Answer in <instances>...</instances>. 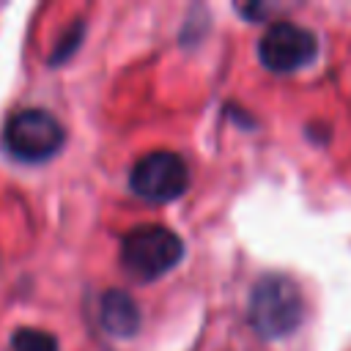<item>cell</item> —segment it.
Returning <instances> with one entry per match:
<instances>
[{
    "label": "cell",
    "instance_id": "6da1fadb",
    "mask_svg": "<svg viewBox=\"0 0 351 351\" xmlns=\"http://www.w3.org/2000/svg\"><path fill=\"white\" fill-rule=\"evenodd\" d=\"M304 318V299L299 285L285 274H266L255 282L250 296V324L263 340L291 335Z\"/></svg>",
    "mask_w": 351,
    "mask_h": 351
},
{
    "label": "cell",
    "instance_id": "7a4b0ae2",
    "mask_svg": "<svg viewBox=\"0 0 351 351\" xmlns=\"http://www.w3.org/2000/svg\"><path fill=\"white\" fill-rule=\"evenodd\" d=\"M184 255V241L165 225H137L121 241L123 271L137 282H151L176 269Z\"/></svg>",
    "mask_w": 351,
    "mask_h": 351
},
{
    "label": "cell",
    "instance_id": "3957f363",
    "mask_svg": "<svg viewBox=\"0 0 351 351\" xmlns=\"http://www.w3.org/2000/svg\"><path fill=\"white\" fill-rule=\"evenodd\" d=\"M66 132L47 110H16L3 126V148L19 162H44L60 151Z\"/></svg>",
    "mask_w": 351,
    "mask_h": 351
},
{
    "label": "cell",
    "instance_id": "277c9868",
    "mask_svg": "<svg viewBox=\"0 0 351 351\" xmlns=\"http://www.w3.org/2000/svg\"><path fill=\"white\" fill-rule=\"evenodd\" d=\"M132 192L148 203H170L189 186L186 162L173 151H154L134 162L129 176Z\"/></svg>",
    "mask_w": 351,
    "mask_h": 351
},
{
    "label": "cell",
    "instance_id": "5b68a950",
    "mask_svg": "<svg viewBox=\"0 0 351 351\" xmlns=\"http://www.w3.org/2000/svg\"><path fill=\"white\" fill-rule=\"evenodd\" d=\"M318 52V38L313 30L296 22H271L258 41V58L269 71L285 74L307 66Z\"/></svg>",
    "mask_w": 351,
    "mask_h": 351
},
{
    "label": "cell",
    "instance_id": "8992f818",
    "mask_svg": "<svg viewBox=\"0 0 351 351\" xmlns=\"http://www.w3.org/2000/svg\"><path fill=\"white\" fill-rule=\"evenodd\" d=\"M99 321H101L107 335H112V337H132L140 329V307H137V302L126 291L110 288V291L101 293Z\"/></svg>",
    "mask_w": 351,
    "mask_h": 351
},
{
    "label": "cell",
    "instance_id": "52a82bcc",
    "mask_svg": "<svg viewBox=\"0 0 351 351\" xmlns=\"http://www.w3.org/2000/svg\"><path fill=\"white\" fill-rule=\"evenodd\" d=\"M11 351H58V340L44 329L22 326L11 335Z\"/></svg>",
    "mask_w": 351,
    "mask_h": 351
}]
</instances>
